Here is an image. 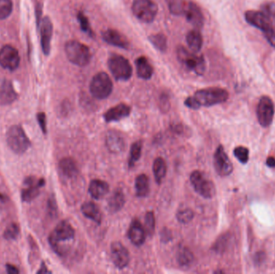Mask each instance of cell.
I'll list each match as a JSON object with an SVG mask.
<instances>
[{
	"mask_svg": "<svg viewBox=\"0 0 275 274\" xmlns=\"http://www.w3.org/2000/svg\"><path fill=\"white\" fill-rule=\"evenodd\" d=\"M229 93L224 88L211 87L196 91L193 96L185 100V104L189 109H198L201 106L209 107L224 103L229 99Z\"/></svg>",
	"mask_w": 275,
	"mask_h": 274,
	"instance_id": "1",
	"label": "cell"
},
{
	"mask_svg": "<svg viewBox=\"0 0 275 274\" xmlns=\"http://www.w3.org/2000/svg\"><path fill=\"white\" fill-rule=\"evenodd\" d=\"M75 231L68 221H60L50 234L48 241L53 251L59 256H63L67 253L66 243L74 240Z\"/></svg>",
	"mask_w": 275,
	"mask_h": 274,
	"instance_id": "2",
	"label": "cell"
},
{
	"mask_svg": "<svg viewBox=\"0 0 275 274\" xmlns=\"http://www.w3.org/2000/svg\"><path fill=\"white\" fill-rule=\"evenodd\" d=\"M65 50L69 60L75 66L84 67L90 62V50L85 44L79 41H69L66 43Z\"/></svg>",
	"mask_w": 275,
	"mask_h": 274,
	"instance_id": "3",
	"label": "cell"
},
{
	"mask_svg": "<svg viewBox=\"0 0 275 274\" xmlns=\"http://www.w3.org/2000/svg\"><path fill=\"white\" fill-rule=\"evenodd\" d=\"M6 138L10 149L17 155L25 153L31 146V142L20 126L10 127Z\"/></svg>",
	"mask_w": 275,
	"mask_h": 274,
	"instance_id": "4",
	"label": "cell"
},
{
	"mask_svg": "<svg viewBox=\"0 0 275 274\" xmlns=\"http://www.w3.org/2000/svg\"><path fill=\"white\" fill-rule=\"evenodd\" d=\"M89 90L94 98L103 100L107 98L113 91V83L107 73H97L91 80Z\"/></svg>",
	"mask_w": 275,
	"mask_h": 274,
	"instance_id": "5",
	"label": "cell"
},
{
	"mask_svg": "<svg viewBox=\"0 0 275 274\" xmlns=\"http://www.w3.org/2000/svg\"><path fill=\"white\" fill-rule=\"evenodd\" d=\"M108 67L117 81H127L132 76L129 60L120 55H112L108 59Z\"/></svg>",
	"mask_w": 275,
	"mask_h": 274,
	"instance_id": "6",
	"label": "cell"
},
{
	"mask_svg": "<svg viewBox=\"0 0 275 274\" xmlns=\"http://www.w3.org/2000/svg\"><path fill=\"white\" fill-rule=\"evenodd\" d=\"M177 57L185 67L190 71L194 72L196 74L200 76L205 71V60L203 56H197L196 54L191 53L184 47H179Z\"/></svg>",
	"mask_w": 275,
	"mask_h": 274,
	"instance_id": "7",
	"label": "cell"
},
{
	"mask_svg": "<svg viewBox=\"0 0 275 274\" xmlns=\"http://www.w3.org/2000/svg\"><path fill=\"white\" fill-rule=\"evenodd\" d=\"M132 12L140 21L149 23L156 19L158 7L152 0H134Z\"/></svg>",
	"mask_w": 275,
	"mask_h": 274,
	"instance_id": "8",
	"label": "cell"
},
{
	"mask_svg": "<svg viewBox=\"0 0 275 274\" xmlns=\"http://www.w3.org/2000/svg\"><path fill=\"white\" fill-rule=\"evenodd\" d=\"M190 181L194 190L200 196L205 199H211L215 196V185L201 171H193L190 175Z\"/></svg>",
	"mask_w": 275,
	"mask_h": 274,
	"instance_id": "9",
	"label": "cell"
},
{
	"mask_svg": "<svg viewBox=\"0 0 275 274\" xmlns=\"http://www.w3.org/2000/svg\"><path fill=\"white\" fill-rule=\"evenodd\" d=\"M274 116V105L271 98L263 96L260 99L257 107V117L260 125L268 127L271 125Z\"/></svg>",
	"mask_w": 275,
	"mask_h": 274,
	"instance_id": "10",
	"label": "cell"
},
{
	"mask_svg": "<svg viewBox=\"0 0 275 274\" xmlns=\"http://www.w3.org/2000/svg\"><path fill=\"white\" fill-rule=\"evenodd\" d=\"M214 167L220 176H228L233 172V164L229 160L227 154L225 153L223 146L220 145L214 154Z\"/></svg>",
	"mask_w": 275,
	"mask_h": 274,
	"instance_id": "11",
	"label": "cell"
},
{
	"mask_svg": "<svg viewBox=\"0 0 275 274\" xmlns=\"http://www.w3.org/2000/svg\"><path fill=\"white\" fill-rule=\"evenodd\" d=\"M24 187L22 191V200L24 202H31L36 199L40 194V189L45 186V178H37L36 177L29 176L24 179Z\"/></svg>",
	"mask_w": 275,
	"mask_h": 274,
	"instance_id": "12",
	"label": "cell"
},
{
	"mask_svg": "<svg viewBox=\"0 0 275 274\" xmlns=\"http://www.w3.org/2000/svg\"><path fill=\"white\" fill-rule=\"evenodd\" d=\"M19 55L17 50L11 45H5L0 49V66L4 69L14 71L19 65Z\"/></svg>",
	"mask_w": 275,
	"mask_h": 274,
	"instance_id": "13",
	"label": "cell"
},
{
	"mask_svg": "<svg viewBox=\"0 0 275 274\" xmlns=\"http://www.w3.org/2000/svg\"><path fill=\"white\" fill-rule=\"evenodd\" d=\"M110 253H111L112 261L116 268L123 269L129 264V251L121 242H113L110 246Z\"/></svg>",
	"mask_w": 275,
	"mask_h": 274,
	"instance_id": "14",
	"label": "cell"
},
{
	"mask_svg": "<svg viewBox=\"0 0 275 274\" xmlns=\"http://www.w3.org/2000/svg\"><path fill=\"white\" fill-rule=\"evenodd\" d=\"M245 19L249 24L259 29L262 33L272 27L267 18L261 11L260 12L254 10L247 11L245 13Z\"/></svg>",
	"mask_w": 275,
	"mask_h": 274,
	"instance_id": "15",
	"label": "cell"
},
{
	"mask_svg": "<svg viewBox=\"0 0 275 274\" xmlns=\"http://www.w3.org/2000/svg\"><path fill=\"white\" fill-rule=\"evenodd\" d=\"M106 146L111 153H121L126 148L125 138L121 133L117 131H108L106 136Z\"/></svg>",
	"mask_w": 275,
	"mask_h": 274,
	"instance_id": "16",
	"label": "cell"
},
{
	"mask_svg": "<svg viewBox=\"0 0 275 274\" xmlns=\"http://www.w3.org/2000/svg\"><path fill=\"white\" fill-rule=\"evenodd\" d=\"M53 27L51 19L46 16L42 19L41 23V47L43 52L48 56L51 50V40H52Z\"/></svg>",
	"mask_w": 275,
	"mask_h": 274,
	"instance_id": "17",
	"label": "cell"
},
{
	"mask_svg": "<svg viewBox=\"0 0 275 274\" xmlns=\"http://www.w3.org/2000/svg\"><path fill=\"white\" fill-rule=\"evenodd\" d=\"M185 16H186L187 20L193 25L195 29L200 30L202 28L204 22V16L197 4L189 1L185 11Z\"/></svg>",
	"mask_w": 275,
	"mask_h": 274,
	"instance_id": "18",
	"label": "cell"
},
{
	"mask_svg": "<svg viewBox=\"0 0 275 274\" xmlns=\"http://www.w3.org/2000/svg\"><path fill=\"white\" fill-rule=\"evenodd\" d=\"M16 94L13 84L7 79L0 80V105L7 106L13 103L17 99Z\"/></svg>",
	"mask_w": 275,
	"mask_h": 274,
	"instance_id": "19",
	"label": "cell"
},
{
	"mask_svg": "<svg viewBox=\"0 0 275 274\" xmlns=\"http://www.w3.org/2000/svg\"><path fill=\"white\" fill-rule=\"evenodd\" d=\"M128 237L131 243L135 246H141L146 240V230L140 221L135 219L131 222L128 231Z\"/></svg>",
	"mask_w": 275,
	"mask_h": 274,
	"instance_id": "20",
	"label": "cell"
},
{
	"mask_svg": "<svg viewBox=\"0 0 275 274\" xmlns=\"http://www.w3.org/2000/svg\"><path fill=\"white\" fill-rule=\"evenodd\" d=\"M131 109L127 104H118L114 107L108 109L104 113V119L106 123H114L120 121L121 119L128 117L131 113Z\"/></svg>",
	"mask_w": 275,
	"mask_h": 274,
	"instance_id": "21",
	"label": "cell"
},
{
	"mask_svg": "<svg viewBox=\"0 0 275 274\" xmlns=\"http://www.w3.org/2000/svg\"><path fill=\"white\" fill-rule=\"evenodd\" d=\"M102 36L104 41L110 45L121 48H127L129 47V41L127 37L114 29H107L102 33Z\"/></svg>",
	"mask_w": 275,
	"mask_h": 274,
	"instance_id": "22",
	"label": "cell"
},
{
	"mask_svg": "<svg viewBox=\"0 0 275 274\" xmlns=\"http://www.w3.org/2000/svg\"><path fill=\"white\" fill-rule=\"evenodd\" d=\"M59 170L65 178H75L79 172L78 166L74 159L72 158H64L59 163Z\"/></svg>",
	"mask_w": 275,
	"mask_h": 274,
	"instance_id": "23",
	"label": "cell"
},
{
	"mask_svg": "<svg viewBox=\"0 0 275 274\" xmlns=\"http://www.w3.org/2000/svg\"><path fill=\"white\" fill-rule=\"evenodd\" d=\"M125 195L120 188H117L108 199V209L111 213L120 211L125 204Z\"/></svg>",
	"mask_w": 275,
	"mask_h": 274,
	"instance_id": "24",
	"label": "cell"
},
{
	"mask_svg": "<svg viewBox=\"0 0 275 274\" xmlns=\"http://www.w3.org/2000/svg\"><path fill=\"white\" fill-rule=\"evenodd\" d=\"M110 186L107 182L100 179H93L89 184V192L94 199H100L107 195Z\"/></svg>",
	"mask_w": 275,
	"mask_h": 274,
	"instance_id": "25",
	"label": "cell"
},
{
	"mask_svg": "<svg viewBox=\"0 0 275 274\" xmlns=\"http://www.w3.org/2000/svg\"><path fill=\"white\" fill-rule=\"evenodd\" d=\"M135 66H136L138 77L144 80H149L151 78L154 70L150 62H148V59L145 56L137 58L135 60Z\"/></svg>",
	"mask_w": 275,
	"mask_h": 274,
	"instance_id": "26",
	"label": "cell"
},
{
	"mask_svg": "<svg viewBox=\"0 0 275 274\" xmlns=\"http://www.w3.org/2000/svg\"><path fill=\"white\" fill-rule=\"evenodd\" d=\"M81 212L86 218L89 219L91 221L100 224L102 223V213L100 209L93 202H86L81 206Z\"/></svg>",
	"mask_w": 275,
	"mask_h": 274,
	"instance_id": "27",
	"label": "cell"
},
{
	"mask_svg": "<svg viewBox=\"0 0 275 274\" xmlns=\"http://www.w3.org/2000/svg\"><path fill=\"white\" fill-rule=\"evenodd\" d=\"M135 192L139 198H144L150 193V180L146 174H141L135 179Z\"/></svg>",
	"mask_w": 275,
	"mask_h": 274,
	"instance_id": "28",
	"label": "cell"
},
{
	"mask_svg": "<svg viewBox=\"0 0 275 274\" xmlns=\"http://www.w3.org/2000/svg\"><path fill=\"white\" fill-rule=\"evenodd\" d=\"M186 40L188 45L193 52H200L202 48L203 37L199 30L194 29L189 32L187 35Z\"/></svg>",
	"mask_w": 275,
	"mask_h": 274,
	"instance_id": "29",
	"label": "cell"
},
{
	"mask_svg": "<svg viewBox=\"0 0 275 274\" xmlns=\"http://www.w3.org/2000/svg\"><path fill=\"white\" fill-rule=\"evenodd\" d=\"M153 174L156 182L161 184L167 174V163L163 158L158 157L155 159L153 163Z\"/></svg>",
	"mask_w": 275,
	"mask_h": 274,
	"instance_id": "30",
	"label": "cell"
},
{
	"mask_svg": "<svg viewBox=\"0 0 275 274\" xmlns=\"http://www.w3.org/2000/svg\"><path fill=\"white\" fill-rule=\"evenodd\" d=\"M189 2L188 0H168L169 11L175 16H183Z\"/></svg>",
	"mask_w": 275,
	"mask_h": 274,
	"instance_id": "31",
	"label": "cell"
},
{
	"mask_svg": "<svg viewBox=\"0 0 275 274\" xmlns=\"http://www.w3.org/2000/svg\"><path fill=\"white\" fill-rule=\"evenodd\" d=\"M142 141H137L132 144L131 150H130L129 162H128L130 168L133 167L136 162L139 161L141 155H142Z\"/></svg>",
	"mask_w": 275,
	"mask_h": 274,
	"instance_id": "32",
	"label": "cell"
},
{
	"mask_svg": "<svg viewBox=\"0 0 275 274\" xmlns=\"http://www.w3.org/2000/svg\"><path fill=\"white\" fill-rule=\"evenodd\" d=\"M177 260L181 266H189L194 261V256L190 249L182 247L178 252Z\"/></svg>",
	"mask_w": 275,
	"mask_h": 274,
	"instance_id": "33",
	"label": "cell"
},
{
	"mask_svg": "<svg viewBox=\"0 0 275 274\" xmlns=\"http://www.w3.org/2000/svg\"><path fill=\"white\" fill-rule=\"evenodd\" d=\"M261 12L266 16L271 27L275 30V2L270 1L262 4Z\"/></svg>",
	"mask_w": 275,
	"mask_h": 274,
	"instance_id": "34",
	"label": "cell"
},
{
	"mask_svg": "<svg viewBox=\"0 0 275 274\" xmlns=\"http://www.w3.org/2000/svg\"><path fill=\"white\" fill-rule=\"evenodd\" d=\"M149 41L157 49L160 50V52H165L167 49V47H168L167 38L164 34L159 33V34L151 35L149 37Z\"/></svg>",
	"mask_w": 275,
	"mask_h": 274,
	"instance_id": "35",
	"label": "cell"
},
{
	"mask_svg": "<svg viewBox=\"0 0 275 274\" xmlns=\"http://www.w3.org/2000/svg\"><path fill=\"white\" fill-rule=\"evenodd\" d=\"M193 218H194V212L192 209L188 208V207L179 209L176 213V219L181 224H188L193 221Z\"/></svg>",
	"mask_w": 275,
	"mask_h": 274,
	"instance_id": "36",
	"label": "cell"
},
{
	"mask_svg": "<svg viewBox=\"0 0 275 274\" xmlns=\"http://www.w3.org/2000/svg\"><path fill=\"white\" fill-rule=\"evenodd\" d=\"M145 230L149 236H153L156 230V217L153 211H147L145 216Z\"/></svg>",
	"mask_w": 275,
	"mask_h": 274,
	"instance_id": "37",
	"label": "cell"
},
{
	"mask_svg": "<svg viewBox=\"0 0 275 274\" xmlns=\"http://www.w3.org/2000/svg\"><path fill=\"white\" fill-rule=\"evenodd\" d=\"M13 9L12 0H0V19L8 18Z\"/></svg>",
	"mask_w": 275,
	"mask_h": 274,
	"instance_id": "38",
	"label": "cell"
},
{
	"mask_svg": "<svg viewBox=\"0 0 275 274\" xmlns=\"http://www.w3.org/2000/svg\"><path fill=\"white\" fill-rule=\"evenodd\" d=\"M77 19L79 21L80 25H81V28L84 33H87L91 37H95L94 32L91 29L90 23H89V19L86 16L84 15L82 12H78L77 14Z\"/></svg>",
	"mask_w": 275,
	"mask_h": 274,
	"instance_id": "39",
	"label": "cell"
},
{
	"mask_svg": "<svg viewBox=\"0 0 275 274\" xmlns=\"http://www.w3.org/2000/svg\"><path fill=\"white\" fill-rule=\"evenodd\" d=\"M19 234V228L16 223L10 224L4 232V237L8 240H16Z\"/></svg>",
	"mask_w": 275,
	"mask_h": 274,
	"instance_id": "40",
	"label": "cell"
},
{
	"mask_svg": "<svg viewBox=\"0 0 275 274\" xmlns=\"http://www.w3.org/2000/svg\"><path fill=\"white\" fill-rule=\"evenodd\" d=\"M233 154H234L235 157L238 159L240 163H242V164L248 163L250 151H249V149L247 147L237 146V147L235 148Z\"/></svg>",
	"mask_w": 275,
	"mask_h": 274,
	"instance_id": "41",
	"label": "cell"
},
{
	"mask_svg": "<svg viewBox=\"0 0 275 274\" xmlns=\"http://www.w3.org/2000/svg\"><path fill=\"white\" fill-rule=\"evenodd\" d=\"M48 210L51 217H56L57 214V206H56V199L53 196H51L48 199Z\"/></svg>",
	"mask_w": 275,
	"mask_h": 274,
	"instance_id": "42",
	"label": "cell"
},
{
	"mask_svg": "<svg viewBox=\"0 0 275 274\" xmlns=\"http://www.w3.org/2000/svg\"><path fill=\"white\" fill-rule=\"evenodd\" d=\"M264 37L266 39L270 45L275 48V30L273 27L267 29L266 31L263 32Z\"/></svg>",
	"mask_w": 275,
	"mask_h": 274,
	"instance_id": "43",
	"label": "cell"
},
{
	"mask_svg": "<svg viewBox=\"0 0 275 274\" xmlns=\"http://www.w3.org/2000/svg\"><path fill=\"white\" fill-rule=\"evenodd\" d=\"M37 118L41 131H43L44 134H47V119L45 113H43V112L37 113Z\"/></svg>",
	"mask_w": 275,
	"mask_h": 274,
	"instance_id": "44",
	"label": "cell"
},
{
	"mask_svg": "<svg viewBox=\"0 0 275 274\" xmlns=\"http://www.w3.org/2000/svg\"><path fill=\"white\" fill-rule=\"evenodd\" d=\"M161 239L164 242L169 241L171 239V234L168 229L164 228L161 232Z\"/></svg>",
	"mask_w": 275,
	"mask_h": 274,
	"instance_id": "45",
	"label": "cell"
},
{
	"mask_svg": "<svg viewBox=\"0 0 275 274\" xmlns=\"http://www.w3.org/2000/svg\"><path fill=\"white\" fill-rule=\"evenodd\" d=\"M160 101H161L160 102H161L162 108L164 109V110H168V109H169V101H168V97L167 96V95H165V94H164V95L161 97Z\"/></svg>",
	"mask_w": 275,
	"mask_h": 274,
	"instance_id": "46",
	"label": "cell"
},
{
	"mask_svg": "<svg viewBox=\"0 0 275 274\" xmlns=\"http://www.w3.org/2000/svg\"><path fill=\"white\" fill-rule=\"evenodd\" d=\"M6 268L7 272H8V274H18L19 272V269H18L16 266H14V265H9V264H8V265H6Z\"/></svg>",
	"mask_w": 275,
	"mask_h": 274,
	"instance_id": "47",
	"label": "cell"
},
{
	"mask_svg": "<svg viewBox=\"0 0 275 274\" xmlns=\"http://www.w3.org/2000/svg\"><path fill=\"white\" fill-rule=\"evenodd\" d=\"M266 165L270 168H275V159L273 157H269L266 160Z\"/></svg>",
	"mask_w": 275,
	"mask_h": 274,
	"instance_id": "48",
	"label": "cell"
},
{
	"mask_svg": "<svg viewBox=\"0 0 275 274\" xmlns=\"http://www.w3.org/2000/svg\"><path fill=\"white\" fill-rule=\"evenodd\" d=\"M50 271L48 270L46 265H45V263H43L42 265H41L40 270L37 272V273H50Z\"/></svg>",
	"mask_w": 275,
	"mask_h": 274,
	"instance_id": "49",
	"label": "cell"
},
{
	"mask_svg": "<svg viewBox=\"0 0 275 274\" xmlns=\"http://www.w3.org/2000/svg\"><path fill=\"white\" fill-rule=\"evenodd\" d=\"M263 253H258V254H256V256H255V257L256 258L254 259V261H256L257 263L258 262H262V261H263Z\"/></svg>",
	"mask_w": 275,
	"mask_h": 274,
	"instance_id": "50",
	"label": "cell"
},
{
	"mask_svg": "<svg viewBox=\"0 0 275 274\" xmlns=\"http://www.w3.org/2000/svg\"><path fill=\"white\" fill-rule=\"evenodd\" d=\"M173 130L175 132L178 133V134H179V133L184 131L183 127H182V126H180V125H175V126H174Z\"/></svg>",
	"mask_w": 275,
	"mask_h": 274,
	"instance_id": "51",
	"label": "cell"
}]
</instances>
